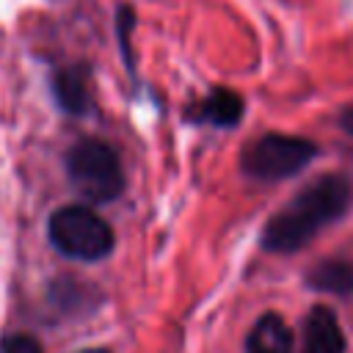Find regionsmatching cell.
I'll use <instances>...</instances> for the list:
<instances>
[{
    "label": "cell",
    "instance_id": "7c38bea8",
    "mask_svg": "<svg viewBox=\"0 0 353 353\" xmlns=\"http://www.w3.org/2000/svg\"><path fill=\"white\" fill-rule=\"evenodd\" d=\"M77 353H108V350H102V347H91V350H77Z\"/></svg>",
    "mask_w": 353,
    "mask_h": 353
},
{
    "label": "cell",
    "instance_id": "6da1fadb",
    "mask_svg": "<svg viewBox=\"0 0 353 353\" xmlns=\"http://www.w3.org/2000/svg\"><path fill=\"white\" fill-rule=\"evenodd\" d=\"M350 196V182L345 176H320L268 221L262 232V245L276 254H292L303 248L320 229L347 212Z\"/></svg>",
    "mask_w": 353,
    "mask_h": 353
},
{
    "label": "cell",
    "instance_id": "277c9868",
    "mask_svg": "<svg viewBox=\"0 0 353 353\" xmlns=\"http://www.w3.org/2000/svg\"><path fill=\"white\" fill-rule=\"evenodd\" d=\"M314 154H317V146L312 141L270 132V135H262L245 146L243 171L251 179L276 182V179H287V176L303 171L314 160Z\"/></svg>",
    "mask_w": 353,
    "mask_h": 353
},
{
    "label": "cell",
    "instance_id": "30bf717a",
    "mask_svg": "<svg viewBox=\"0 0 353 353\" xmlns=\"http://www.w3.org/2000/svg\"><path fill=\"white\" fill-rule=\"evenodd\" d=\"M0 353H41V345L28 334H17V336H8L3 342Z\"/></svg>",
    "mask_w": 353,
    "mask_h": 353
},
{
    "label": "cell",
    "instance_id": "9c48e42d",
    "mask_svg": "<svg viewBox=\"0 0 353 353\" xmlns=\"http://www.w3.org/2000/svg\"><path fill=\"white\" fill-rule=\"evenodd\" d=\"M312 290H323V292H350L353 290V265L347 262H323L317 265L309 276H306Z\"/></svg>",
    "mask_w": 353,
    "mask_h": 353
},
{
    "label": "cell",
    "instance_id": "8fae6325",
    "mask_svg": "<svg viewBox=\"0 0 353 353\" xmlns=\"http://www.w3.org/2000/svg\"><path fill=\"white\" fill-rule=\"evenodd\" d=\"M342 127H345V130L353 135V108H347V110L342 113Z\"/></svg>",
    "mask_w": 353,
    "mask_h": 353
},
{
    "label": "cell",
    "instance_id": "7a4b0ae2",
    "mask_svg": "<svg viewBox=\"0 0 353 353\" xmlns=\"http://www.w3.org/2000/svg\"><path fill=\"white\" fill-rule=\"evenodd\" d=\"M66 174L72 188L97 204L113 201L124 190V171L119 163V154L97 138L77 141L66 154Z\"/></svg>",
    "mask_w": 353,
    "mask_h": 353
},
{
    "label": "cell",
    "instance_id": "52a82bcc",
    "mask_svg": "<svg viewBox=\"0 0 353 353\" xmlns=\"http://www.w3.org/2000/svg\"><path fill=\"white\" fill-rule=\"evenodd\" d=\"M196 116L215 127H234L243 116V99L229 88H215L201 99V105L196 108Z\"/></svg>",
    "mask_w": 353,
    "mask_h": 353
},
{
    "label": "cell",
    "instance_id": "ba28073f",
    "mask_svg": "<svg viewBox=\"0 0 353 353\" xmlns=\"http://www.w3.org/2000/svg\"><path fill=\"white\" fill-rule=\"evenodd\" d=\"M52 91H55L58 105L66 113H85V108H88V80H85L83 69L66 66V69L55 72Z\"/></svg>",
    "mask_w": 353,
    "mask_h": 353
},
{
    "label": "cell",
    "instance_id": "5b68a950",
    "mask_svg": "<svg viewBox=\"0 0 353 353\" xmlns=\"http://www.w3.org/2000/svg\"><path fill=\"white\" fill-rule=\"evenodd\" d=\"M347 342L336 314L328 306H314L303 320L301 353H345Z\"/></svg>",
    "mask_w": 353,
    "mask_h": 353
},
{
    "label": "cell",
    "instance_id": "8992f818",
    "mask_svg": "<svg viewBox=\"0 0 353 353\" xmlns=\"http://www.w3.org/2000/svg\"><path fill=\"white\" fill-rule=\"evenodd\" d=\"M292 331L276 312L262 314L245 336V353H292Z\"/></svg>",
    "mask_w": 353,
    "mask_h": 353
},
{
    "label": "cell",
    "instance_id": "3957f363",
    "mask_svg": "<svg viewBox=\"0 0 353 353\" xmlns=\"http://www.w3.org/2000/svg\"><path fill=\"white\" fill-rule=\"evenodd\" d=\"M50 243L69 259L97 262L110 254L113 232L110 226L83 204H66L50 215L47 223Z\"/></svg>",
    "mask_w": 353,
    "mask_h": 353
}]
</instances>
